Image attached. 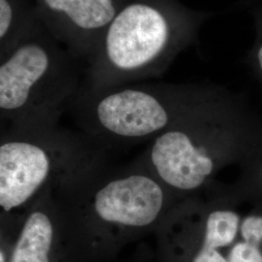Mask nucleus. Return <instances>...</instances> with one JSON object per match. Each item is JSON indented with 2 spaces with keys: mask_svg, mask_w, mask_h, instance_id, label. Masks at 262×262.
Here are the masks:
<instances>
[{
  "mask_svg": "<svg viewBox=\"0 0 262 262\" xmlns=\"http://www.w3.org/2000/svg\"><path fill=\"white\" fill-rule=\"evenodd\" d=\"M204 191L208 200L205 242L191 262H227L221 250L233 244L242 217L237 204L225 196L215 183Z\"/></svg>",
  "mask_w": 262,
  "mask_h": 262,
  "instance_id": "1a4fd4ad",
  "label": "nucleus"
},
{
  "mask_svg": "<svg viewBox=\"0 0 262 262\" xmlns=\"http://www.w3.org/2000/svg\"><path fill=\"white\" fill-rule=\"evenodd\" d=\"M261 146V129L238 122L212 99L150 141L137 160L183 199L206 190L220 171L242 165Z\"/></svg>",
  "mask_w": 262,
  "mask_h": 262,
  "instance_id": "7ed1b4c3",
  "label": "nucleus"
},
{
  "mask_svg": "<svg viewBox=\"0 0 262 262\" xmlns=\"http://www.w3.org/2000/svg\"><path fill=\"white\" fill-rule=\"evenodd\" d=\"M258 61H259V64L261 66L262 69V47L260 50H259V53H258Z\"/></svg>",
  "mask_w": 262,
  "mask_h": 262,
  "instance_id": "f8f14e48",
  "label": "nucleus"
},
{
  "mask_svg": "<svg viewBox=\"0 0 262 262\" xmlns=\"http://www.w3.org/2000/svg\"><path fill=\"white\" fill-rule=\"evenodd\" d=\"M210 100L207 93L169 84L82 85L68 111L82 132L112 149L150 142Z\"/></svg>",
  "mask_w": 262,
  "mask_h": 262,
  "instance_id": "20e7f679",
  "label": "nucleus"
},
{
  "mask_svg": "<svg viewBox=\"0 0 262 262\" xmlns=\"http://www.w3.org/2000/svg\"><path fill=\"white\" fill-rule=\"evenodd\" d=\"M40 23L33 0H0V58Z\"/></svg>",
  "mask_w": 262,
  "mask_h": 262,
  "instance_id": "9d476101",
  "label": "nucleus"
},
{
  "mask_svg": "<svg viewBox=\"0 0 262 262\" xmlns=\"http://www.w3.org/2000/svg\"><path fill=\"white\" fill-rule=\"evenodd\" d=\"M227 262H262V249L246 242H238L231 248Z\"/></svg>",
  "mask_w": 262,
  "mask_h": 262,
  "instance_id": "9b49d317",
  "label": "nucleus"
},
{
  "mask_svg": "<svg viewBox=\"0 0 262 262\" xmlns=\"http://www.w3.org/2000/svg\"><path fill=\"white\" fill-rule=\"evenodd\" d=\"M179 39L169 0H128L84 67V88L132 84L160 75Z\"/></svg>",
  "mask_w": 262,
  "mask_h": 262,
  "instance_id": "423d86ee",
  "label": "nucleus"
},
{
  "mask_svg": "<svg viewBox=\"0 0 262 262\" xmlns=\"http://www.w3.org/2000/svg\"><path fill=\"white\" fill-rule=\"evenodd\" d=\"M9 262H74L54 189L45 190L28 208Z\"/></svg>",
  "mask_w": 262,
  "mask_h": 262,
  "instance_id": "6e6552de",
  "label": "nucleus"
},
{
  "mask_svg": "<svg viewBox=\"0 0 262 262\" xmlns=\"http://www.w3.org/2000/svg\"><path fill=\"white\" fill-rule=\"evenodd\" d=\"M74 260L107 257L127 243L157 232L181 200L136 159L106 164L54 190Z\"/></svg>",
  "mask_w": 262,
  "mask_h": 262,
  "instance_id": "f257e3e1",
  "label": "nucleus"
},
{
  "mask_svg": "<svg viewBox=\"0 0 262 262\" xmlns=\"http://www.w3.org/2000/svg\"><path fill=\"white\" fill-rule=\"evenodd\" d=\"M59 120L9 124L0 137V220H25L28 208L56 189L108 164V150Z\"/></svg>",
  "mask_w": 262,
  "mask_h": 262,
  "instance_id": "f03ea898",
  "label": "nucleus"
},
{
  "mask_svg": "<svg viewBox=\"0 0 262 262\" xmlns=\"http://www.w3.org/2000/svg\"><path fill=\"white\" fill-rule=\"evenodd\" d=\"M128 0H33L38 19L52 36L85 62Z\"/></svg>",
  "mask_w": 262,
  "mask_h": 262,
  "instance_id": "0eeeda50",
  "label": "nucleus"
},
{
  "mask_svg": "<svg viewBox=\"0 0 262 262\" xmlns=\"http://www.w3.org/2000/svg\"><path fill=\"white\" fill-rule=\"evenodd\" d=\"M82 61L38 24L0 58V117L9 124L59 120L84 81Z\"/></svg>",
  "mask_w": 262,
  "mask_h": 262,
  "instance_id": "39448f33",
  "label": "nucleus"
}]
</instances>
